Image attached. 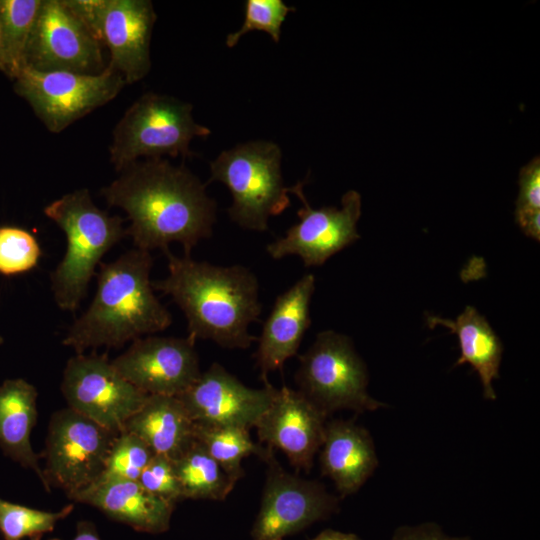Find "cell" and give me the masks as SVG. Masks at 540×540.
Segmentation results:
<instances>
[{"instance_id": "obj_1", "label": "cell", "mask_w": 540, "mask_h": 540, "mask_svg": "<svg viewBox=\"0 0 540 540\" xmlns=\"http://www.w3.org/2000/svg\"><path fill=\"white\" fill-rule=\"evenodd\" d=\"M109 206L124 210L130 221L126 228L136 248L169 249L180 243L184 254L209 238L216 222V201L206 184L184 165L164 158L138 160L101 189Z\"/></svg>"}, {"instance_id": "obj_2", "label": "cell", "mask_w": 540, "mask_h": 540, "mask_svg": "<svg viewBox=\"0 0 540 540\" xmlns=\"http://www.w3.org/2000/svg\"><path fill=\"white\" fill-rule=\"evenodd\" d=\"M166 278L152 281L154 290L170 296L187 320L190 339L211 340L227 349H247L257 340L249 326L259 320L262 305L256 275L239 264L213 265L163 251Z\"/></svg>"}, {"instance_id": "obj_3", "label": "cell", "mask_w": 540, "mask_h": 540, "mask_svg": "<svg viewBox=\"0 0 540 540\" xmlns=\"http://www.w3.org/2000/svg\"><path fill=\"white\" fill-rule=\"evenodd\" d=\"M150 251L134 248L110 263H100L97 289L87 310L69 327L62 343L83 353L167 329L172 316L154 293Z\"/></svg>"}, {"instance_id": "obj_4", "label": "cell", "mask_w": 540, "mask_h": 540, "mask_svg": "<svg viewBox=\"0 0 540 540\" xmlns=\"http://www.w3.org/2000/svg\"><path fill=\"white\" fill-rule=\"evenodd\" d=\"M66 237V251L51 273V290L57 306L73 312L86 296L102 257L127 236L123 219L109 215L81 188L54 200L44 208Z\"/></svg>"}, {"instance_id": "obj_5", "label": "cell", "mask_w": 540, "mask_h": 540, "mask_svg": "<svg viewBox=\"0 0 540 540\" xmlns=\"http://www.w3.org/2000/svg\"><path fill=\"white\" fill-rule=\"evenodd\" d=\"M282 151L268 140L239 144L210 163L209 181L224 184L232 196L227 212L239 227L263 232L271 217L290 205L281 171Z\"/></svg>"}, {"instance_id": "obj_6", "label": "cell", "mask_w": 540, "mask_h": 540, "mask_svg": "<svg viewBox=\"0 0 540 540\" xmlns=\"http://www.w3.org/2000/svg\"><path fill=\"white\" fill-rule=\"evenodd\" d=\"M193 106L166 94L147 92L123 114L113 130L110 162L117 172L143 157L190 158V143L211 130L195 122Z\"/></svg>"}, {"instance_id": "obj_7", "label": "cell", "mask_w": 540, "mask_h": 540, "mask_svg": "<svg viewBox=\"0 0 540 540\" xmlns=\"http://www.w3.org/2000/svg\"><path fill=\"white\" fill-rule=\"evenodd\" d=\"M298 391L327 416L338 410L356 413L386 406L368 393L366 364L347 335L319 332L299 356L295 374Z\"/></svg>"}, {"instance_id": "obj_8", "label": "cell", "mask_w": 540, "mask_h": 540, "mask_svg": "<svg viewBox=\"0 0 540 540\" xmlns=\"http://www.w3.org/2000/svg\"><path fill=\"white\" fill-rule=\"evenodd\" d=\"M125 84L109 64L98 74L42 72L25 66L14 79V90L50 132L60 133L114 99Z\"/></svg>"}, {"instance_id": "obj_9", "label": "cell", "mask_w": 540, "mask_h": 540, "mask_svg": "<svg viewBox=\"0 0 540 540\" xmlns=\"http://www.w3.org/2000/svg\"><path fill=\"white\" fill-rule=\"evenodd\" d=\"M117 435L69 407L56 411L44 450L47 491L57 487L71 498L92 485L102 475Z\"/></svg>"}, {"instance_id": "obj_10", "label": "cell", "mask_w": 540, "mask_h": 540, "mask_svg": "<svg viewBox=\"0 0 540 540\" xmlns=\"http://www.w3.org/2000/svg\"><path fill=\"white\" fill-rule=\"evenodd\" d=\"M260 509L251 529L252 540H284L340 510V498L317 480L284 470L268 447Z\"/></svg>"}, {"instance_id": "obj_11", "label": "cell", "mask_w": 540, "mask_h": 540, "mask_svg": "<svg viewBox=\"0 0 540 540\" xmlns=\"http://www.w3.org/2000/svg\"><path fill=\"white\" fill-rule=\"evenodd\" d=\"M61 391L69 408L117 434L148 396L127 381L106 354L96 353H77L67 361Z\"/></svg>"}, {"instance_id": "obj_12", "label": "cell", "mask_w": 540, "mask_h": 540, "mask_svg": "<svg viewBox=\"0 0 540 540\" xmlns=\"http://www.w3.org/2000/svg\"><path fill=\"white\" fill-rule=\"evenodd\" d=\"M304 182L289 187L302 206L298 222L285 234L266 246L268 255L276 260L298 256L305 267L323 265L331 256L360 238L357 222L361 216V195L348 190L341 198V208L324 206L313 208L303 191Z\"/></svg>"}, {"instance_id": "obj_13", "label": "cell", "mask_w": 540, "mask_h": 540, "mask_svg": "<svg viewBox=\"0 0 540 540\" xmlns=\"http://www.w3.org/2000/svg\"><path fill=\"white\" fill-rule=\"evenodd\" d=\"M25 66L42 72H102L101 43L63 0H41L25 52Z\"/></svg>"}, {"instance_id": "obj_14", "label": "cell", "mask_w": 540, "mask_h": 540, "mask_svg": "<svg viewBox=\"0 0 540 540\" xmlns=\"http://www.w3.org/2000/svg\"><path fill=\"white\" fill-rule=\"evenodd\" d=\"M111 362L147 395L178 396L201 374L195 341L189 337H141Z\"/></svg>"}, {"instance_id": "obj_15", "label": "cell", "mask_w": 540, "mask_h": 540, "mask_svg": "<svg viewBox=\"0 0 540 540\" xmlns=\"http://www.w3.org/2000/svg\"><path fill=\"white\" fill-rule=\"evenodd\" d=\"M276 389L269 382L250 388L214 362L177 397L195 424L249 430L270 406Z\"/></svg>"}, {"instance_id": "obj_16", "label": "cell", "mask_w": 540, "mask_h": 540, "mask_svg": "<svg viewBox=\"0 0 540 540\" xmlns=\"http://www.w3.org/2000/svg\"><path fill=\"white\" fill-rule=\"evenodd\" d=\"M327 415L298 390L283 386L255 425L260 442L281 450L297 470L309 472L324 439Z\"/></svg>"}, {"instance_id": "obj_17", "label": "cell", "mask_w": 540, "mask_h": 540, "mask_svg": "<svg viewBox=\"0 0 540 540\" xmlns=\"http://www.w3.org/2000/svg\"><path fill=\"white\" fill-rule=\"evenodd\" d=\"M157 15L150 0H106L98 40L110 51L109 65L126 84L151 69L150 42Z\"/></svg>"}, {"instance_id": "obj_18", "label": "cell", "mask_w": 540, "mask_h": 540, "mask_svg": "<svg viewBox=\"0 0 540 540\" xmlns=\"http://www.w3.org/2000/svg\"><path fill=\"white\" fill-rule=\"evenodd\" d=\"M314 290L315 277L307 273L277 296L257 338L255 359L264 384L268 383V373L282 370L284 363L297 354L311 324Z\"/></svg>"}, {"instance_id": "obj_19", "label": "cell", "mask_w": 540, "mask_h": 540, "mask_svg": "<svg viewBox=\"0 0 540 540\" xmlns=\"http://www.w3.org/2000/svg\"><path fill=\"white\" fill-rule=\"evenodd\" d=\"M71 500L89 504L133 529L160 534L170 527L175 503L144 489L137 480L98 479Z\"/></svg>"}, {"instance_id": "obj_20", "label": "cell", "mask_w": 540, "mask_h": 540, "mask_svg": "<svg viewBox=\"0 0 540 540\" xmlns=\"http://www.w3.org/2000/svg\"><path fill=\"white\" fill-rule=\"evenodd\" d=\"M319 461L340 497L356 493L378 467L370 432L353 420L327 421Z\"/></svg>"}, {"instance_id": "obj_21", "label": "cell", "mask_w": 540, "mask_h": 540, "mask_svg": "<svg viewBox=\"0 0 540 540\" xmlns=\"http://www.w3.org/2000/svg\"><path fill=\"white\" fill-rule=\"evenodd\" d=\"M131 432L153 450L171 460L195 441V423L177 396L148 395L140 409L126 422Z\"/></svg>"}, {"instance_id": "obj_22", "label": "cell", "mask_w": 540, "mask_h": 540, "mask_svg": "<svg viewBox=\"0 0 540 540\" xmlns=\"http://www.w3.org/2000/svg\"><path fill=\"white\" fill-rule=\"evenodd\" d=\"M37 389L23 379H8L0 385V447L4 454L32 469L46 488L39 456L30 434L37 421Z\"/></svg>"}, {"instance_id": "obj_23", "label": "cell", "mask_w": 540, "mask_h": 540, "mask_svg": "<svg viewBox=\"0 0 540 540\" xmlns=\"http://www.w3.org/2000/svg\"><path fill=\"white\" fill-rule=\"evenodd\" d=\"M427 324L431 328L441 325L456 334L460 357L455 366L470 364L480 378L484 397L495 400L492 382L499 377L503 345L486 318L475 307L466 306L455 320L428 316Z\"/></svg>"}, {"instance_id": "obj_24", "label": "cell", "mask_w": 540, "mask_h": 540, "mask_svg": "<svg viewBox=\"0 0 540 540\" xmlns=\"http://www.w3.org/2000/svg\"><path fill=\"white\" fill-rule=\"evenodd\" d=\"M172 462L183 500L222 501L235 486L197 439Z\"/></svg>"}, {"instance_id": "obj_25", "label": "cell", "mask_w": 540, "mask_h": 540, "mask_svg": "<svg viewBox=\"0 0 540 540\" xmlns=\"http://www.w3.org/2000/svg\"><path fill=\"white\" fill-rule=\"evenodd\" d=\"M41 0H0V71L14 80L25 67V52Z\"/></svg>"}, {"instance_id": "obj_26", "label": "cell", "mask_w": 540, "mask_h": 540, "mask_svg": "<svg viewBox=\"0 0 540 540\" xmlns=\"http://www.w3.org/2000/svg\"><path fill=\"white\" fill-rule=\"evenodd\" d=\"M195 438L235 484L245 475L243 459L254 454L262 460L268 450L252 441L248 429L235 426L195 424Z\"/></svg>"}, {"instance_id": "obj_27", "label": "cell", "mask_w": 540, "mask_h": 540, "mask_svg": "<svg viewBox=\"0 0 540 540\" xmlns=\"http://www.w3.org/2000/svg\"><path fill=\"white\" fill-rule=\"evenodd\" d=\"M74 505L57 512L38 510L0 499V532L5 540H22L54 530L56 523L66 518Z\"/></svg>"}, {"instance_id": "obj_28", "label": "cell", "mask_w": 540, "mask_h": 540, "mask_svg": "<svg viewBox=\"0 0 540 540\" xmlns=\"http://www.w3.org/2000/svg\"><path fill=\"white\" fill-rule=\"evenodd\" d=\"M154 454L140 437L123 431L116 436L98 479L138 480Z\"/></svg>"}, {"instance_id": "obj_29", "label": "cell", "mask_w": 540, "mask_h": 540, "mask_svg": "<svg viewBox=\"0 0 540 540\" xmlns=\"http://www.w3.org/2000/svg\"><path fill=\"white\" fill-rule=\"evenodd\" d=\"M244 21L240 29L226 37V46L237 45L243 35L250 31H263L270 35L275 43H279L281 26L295 7L287 6L282 0H247L245 2Z\"/></svg>"}, {"instance_id": "obj_30", "label": "cell", "mask_w": 540, "mask_h": 540, "mask_svg": "<svg viewBox=\"0 0 540 540\" xmlns=\"http://www.w3.org/2000/svg\"><path fill=\"white\" fill-rule=\"evenodd\" d=\"M41 249L28 231L12 226L0 227V273L14 275L37 266Z\"/></svg>"}, {"instance_id": "obj_31", "label": "cell", "mask_w": 540, "mask_h": 540, "mask_svg": "<svg viewBox=\"0 0 540 540\" xmlns=\"http://www.w3.org/2000/svg\"><path fill=\"white\" fill-rule=\"evenodd\" d=\"M515 220L523 233L540 239V158L534 157L519 172Z\"/></svg>"}, {"instance_id": "obj_32", "label": "cell", "mask_w": 540, "mask_h": 540, "mask_svg": "<svg viewBox=\"0 0 540 540\" xmlns=\"http://www.w3.org/2000/svg\"><path fill=\"white\" fill-rule=\"evenodd\" d=\"M137 481L148 492L175 504L183 500L173 462L166 456L154 454Z\"/></svg>"}, {"instance_id": "obj_33", "label": "cell", "mask_w": 540, "mask_h": 540, "mask_svg": "<svg viewBox=\"0 0 540 540\" xmlns=\"http://www.w3.org/2000/svg\"><path fill=\"white\" fill-rule=\"evenodd\" d=\"M390 540H472L470 536H451L436 522L398 526Z\"/></svg>"}, {"instance_id": "obj_34", "label": "cell", "mask_w": 540, "mask_h": 540, "mask_svg": "<svg viewBox=\"0 0 540 540\" xmlns=\"http://www.w3.org/2000/svg\"><path fill=\"white\" fill-rule=\"evenodd\" d=\"M65 5L76 15L98 40L99 28L106 0H63ZM99 41V40H98Z\"/></svg>"}, {"instance_id": "obj_35", "label": "cell", "mask_w": 540, "mask_h": 540, "mask_svg": "<svg viewBox=\"0 0 540 540\" xmlns=\"http://www.w3.org/2000/svg\"><path fill=\"white\" fill-rule=\"evenodd\" d=\"M311 540H363L357 534L346 533L334 529H325Z\"/></svg>"}, {"instance_id": "obj_36", "label": "cell", "mask_w": 540, "mask_h": 540, "mask_svg": "<svg viewBox=\"0 0 540 540\" xmlns=\"http://www.w3.org/2000/svg\"><path fill=\"white\" fill-rule=\"evenodd\" d=\"M60 540V539H50ZM72 540H100L95 526L88 521H80L77 524L76 536Z\"/></svg>"}, {"instance_id": "obj_37", "label": "cell", "mask_w": 540, "mask_h": 540, "mask_svg": "<svg viewBox=\"0 0 540 540\" xmlns=\"http://www.w3.org/2000/svg\"><path fill=\"white\" fill-rule=\"evenodd\" d=\"M42 535H36L31 538V540H41Z\"/></svg>"}, {"instance_id": "obj_38", "label": "cell", "mask_w": 540, "mask_h": 540, "mask_svg": "<svg viewBox=\"0 0 540 540\" xmlns=\"http://www.w3.org/2000/svg\"><path fill=\"white\" fill-rule=\"evenodd\" d=\"M3 343V338L0 336V344Z\"/></svg>"}]
</instances>
